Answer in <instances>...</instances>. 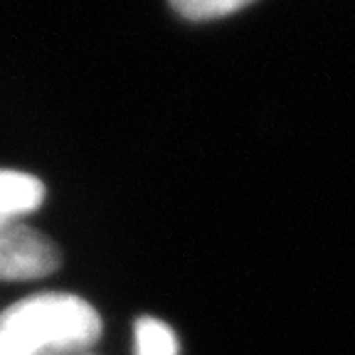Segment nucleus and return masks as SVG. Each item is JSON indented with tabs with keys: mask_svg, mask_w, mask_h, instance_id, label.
<instances>
[{
	"mask_svg": "<svg viewBox=\"0 0 355 355\" xmlns=\"http://www.w3.org/2000/svg\"><path fill=\"white\" fill-rule=\"evenodd\" d=\"M101 338V316L74 294L44 291L0 313V355H89Z\"/></svg>",
	"mask_w": 355,
	"mask_h": 355,
	"instance_id": "f257e3e1",
	"label": "nucleus"
},
{
	"mask_svg": "<svg viewBox=\"0 0 355 355\" xmlns=\"http://www.w3.org/2000/svg\"><path fill=\"white\" fill-rule=\"evenodd\" d=\"M60 264V250L42 232L22 222L0 225V282L42 279Z\"/></svg>",
	"mask_w": 355,
	"mask_h": 355,
	"instance_id": "f03ea898",
	"label": "nucleus"
},
{
	"mask_svg": "<svg viewBox=\"0 0 355 355\" xmlns=\"http://www.w3.org/2000/svg\"><path fill=\"white\" fill-rule=\"evenodd\" d=\"M44 202V185L40 178L22 171L0 168V225L22 222Z\"/></svg>",
	"mask_w": 355,
	"mask_h": 355,
	"instance_id": "7ed1b4c3",
	"label": "nucleus"
},
{
	"mask_svg": "<svg viewBox=\"0 0 355 355\" xmlns=\"http://www.w3.org/2000/svg\"><path fill=\"white\" fill-rule=\"evenodd\" d=\"M136 355H178V338L168 323L144 316L136 321Z\"/></svg>",
	"mask_w": 355,
	"mask_h": 355,
	"instance_id": "20e7f679",
	"label": "nucleus"
},
{
	"mask_svg": "<svg viewBox=\"0 0 355 355\" xmlns=\"http://www.w3.org/2000/svg\"><path fill=\"white\" fill-rule=\"evenodd\" d=\"M250 3L254 0H171L175 12L188 20H215V17L232 15Z\"/></svg>",
	"mask_w": 355,
	"mask_h": 355,
	"instance_id": "39448f33",
	"label": "nucleus"
},
{
	"mask_svg": "<svg viewBox=\"0 0 355 355\" xmlns=\"http://www.w3.org/2000/svg\"><path fill=\"white\" fill-rule=\"evenodd\" d=\"M89 355H92V353H89Z\"/></svg>",
	"mask_w": 355,
	"mask_h": 355,
	"instance_id": "423d86ee",
	"label": "nucleus"
}]
</instances>
